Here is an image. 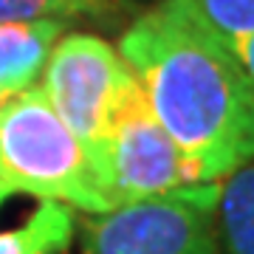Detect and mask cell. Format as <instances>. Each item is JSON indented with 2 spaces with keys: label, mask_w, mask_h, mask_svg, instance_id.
Returning <instances> with one entry per match:
<instances>
[{
  "label": "cell",
  "mask_w": 254,
  "mask_h": 254,
  "mask_svg": "<svg viewBox=\"0 0 254 254\" xmlns=\"http://www.w3.org/2000/svg\"><path fill=\"white\" fill-rule=\"evenodd\" d=\"M119 54L195 184L223 181L254 161V85L215 37L161 3L127 26Z\"/></svg>",
  "instance_id": "obj_1"
},
{
  "label": "cell",
  "mask_w": 254,
  "mask_h": 254,
  "mask_svg": "<svg viewBox=\"0 0 254 254\" xmlns=\"http://www.w3.org/2000/svg\"><path fill=\"white\" fill-rule=\"evenodd\" d=\"M0 178L14 192L57 200L85 215L108 212L85 147L40 85L11 93L0 108Z\"/></svg>",
  "instance_id": "obj_2"
},
{
  "label": "cell",
  "mask_w": 254,
  "mask_h": 254,
  "mask_svg": "<svg viewBox=\"0 0 254 254\" xmlns=\"http://www.w3.org/2000/svg\"><path fill=\"white\" fill-rule=\"evenodd\" d=\"M85 153L108 212L195 184L181 150L153 116L138 82L130 85L102 138Z\"/></svg>",
  "instance_id": "obj_3"
},
{
  "label": "cell",
  "mask_w": 254,
  "mask_h": 254,
  "mask_svg": "<svg viewBox=\"0 0 254 254\" xmlns=\"http://www.w3.org/2000/svg\"><path fill=\"white\" fill-rule=\"evenodd\" d=\"M220 181L125 203L82 220L79 254H220Z\"/></svg>",
  "instance_id": "obj_4"
},
{
  "label": "cell",
  "mask_w": 254,
  "mask_h": 254,
  "mask_svg": "<svg viewBox=\"0 0 254 254\" xmlns=\"http://www.w3.org/2000/svg\"><path fill=\"white\" fill-rule=\"evenodd\" d=\"M133 71L119 48L85 31L63 34L48 51L43 68V93L65 127L88 150L102 138L116 105L130 85Z\"/></svg>",
  "instance_id": "obj_5"
},
{
  "label": "cell",
  "mask_w": 254,
  "mask_h": 254,
  "mask_svg": "<svg viewBox=\"0 0 254 254\" xmlns=\"http://www.w3.org/2000/svg\"><path fill=\"white\" fill-rule=\"evenodd\" d=\"M63 20L34 23H0V88L26 91L37 82L48 60V51L65 34Z\"/></svg>",
  "instance_id": "obj_6"
},
{
  "label": "cell",
  "mask_w": 254,
  "mask_h": 254,
  "mask_svg": "<svg viewBox=\"0 0 254 254\" xmlns=\"http://www.w3.org/2000/svg\"><path fill=\"white\" fill-rule=\"evenodd\" d=\"M218 240L223 254H254V161L220 181Z\"/></svg>",
  "instance_id": "obj_7"
},
{
  "label": "cell",
  "mask_w": 254,
  "mask_h": 254,
  "mask_svg": "<svg viewBox=\"0 0 254 254\" xmlns=\"http://www.w3.org/2000/svg\"><path fill=\"white\" fill-rule=\"evenodd\" d=\"M73 226L71 206L40 200L23 226L0 232V254H63L73 240Z\"/></svg>",
  "instance_id": "obj_8"
},
{
  "label": "cell",
  "mask_w": 254,
  "mask_h": 254,
  "mask_svg": "<svg viewBox=\"0 0 254 254\" xmlns=\"http://www.w3.org/2000/svg\"><path fill=\"white\" fill-rule=\"evenodd\" d=\"M235 54L254 34V0H161Z\"/></svg>",
  "instance_id": "obj_9"
},
{
  "label": "cell",
  "mask_w": 254,
  "mask_h": 254,
  "mask_svg": "<svg viewBox=\"0 0 254 254\" xmlns=\"http://www.w3.org/2000/svg\"><path fill=\"white\" fill-rule=\"evenodd\" d=\"M119 11H125L122 0H0V23L113 20Z\"/></svg>",
  "instance_id": "obj_10"
},
{
  "label": "cell",
  "mask_w": 254,
  "mask_h": 254,
  "mask_svg": "<svg viewBox=\"0 0 254 254\" xmlns=\"http://www.w3.org/2000/svg\"><path fill=\"white\" fill-rule=\"evenodd\" d=\"M235 57L240 60V65H243V71L249 73V82L254 85V34L246 40L243 46L235 51Z\"/></svg>",
  "instance_id": "obj_11"
},
{
  "label": "cell",
  "mask_w": 254,
  "mask_h": 254,
  "mask_svg": "<svg viewBox=\"0 0 254 254\" xmlns=\"http://www.w3.org/2000/svg\"><path fill=\"white\" fill-rule=\"evenodd\" d=\"M11 195H14V190H11L9 184H6V181H3V178H0V209L6 206V200H9Z\"/></svg>",
  "instance_id": "obj_12"
},
{
  "label": "cell",
  "mask_w": 254,
  "mask_h": 254,
  "mask_svg": "<svg viewBox=\"0 0 254 254\" xmlns=\"http://www.w3.org/2000/svg\"><path fill=\"white\" fill-rule=\"evenodd\" d=\"M11 93H14V91H9V88H0V108L6 105V99H9Z\"/></svg>",
  "instance_id": "obj_13"
}]
</instances>
